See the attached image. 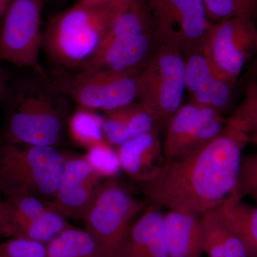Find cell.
Returning <instances> with one entry per match:
<instances>
[{
	"label": "cell",
	"mask_w": 257,
	"mask_h": 257,
	"mask_svg": "<svg viewBox=\"0 0 257 257\" xmlns=\"http://www.w3.org/2000/svg\"><path fill=\"white\" fill-rule=\"evenodd\" d=\"M250 136L226 125L207 143L165 161L155 177L143 182L154 207L202 216L220 207L236 187L243 151Z\"/></svg>",
	"instance_id": "obj_1"
},
{
	"label": "cell",
	"mask_w": 257,
	"mask_h": 257,
	"mask_svg": "<svg viewBox=\"0 0 257 257\" xmlns=\"http://www.w3.org/2000/svg\"><path fill=\"white\" fill-rule=\"evenodd\" d=\"M124 7L114 0H78L51 19L42 32V47L59 68L78 70L95 57Z\"/></svg>",
	"instance_id": "obj_2"
},
{
	"label": "cell",
	"mask_w": 257,
	"mask_h": 257,
	"mask_svg": "<svg viewBox=\"0 0 257 257\" xmlns=\"http://www.w3.org/2000/svg\"><path fill=\"white\" fill-rule=\"evenodd\" d=\"M70 99L58 90L50 77L23 83L12 100L7 125L10 143L57 147L67 134Z\"/></svg>",
	"instance_id": "obj_3"
},
{
	"label": "cell",
	"mask_w": 257,
	"mask_h": 257,
	"mask_svg": "<svg viewBox=\"0 0 257 257\" xmlns=\"http://www.w3.org/2000/svg\"><path fill=\"white\" fill-rule=\"evenodd\" d=\"M160 33V32H159ZM158 46L140 74L138 101L155 126L167 128L182 105L185 92V60L178 39L160 33Z\"/></svg>",
	"instance_id": "obj_4"
},
{
	"label": "cell",
	"mask_w": 257,
	"mask_h": 257,
	"mask_svg": "<svg viewBox=\"0 0 257 257\" xmlns=\"http://www.w3.org/2000/svg\"><path fill=\"white\" fill-rule=\"evenodd\" d=\"M65 159L55 147L10 143L0 147V192L8 198L32 195L52 202Z\"/></svg>",
	"instance_id": "obj_5"
},
{
	"label": "cell",
	"mask_w": 257,
	"mask_h": 257,
	"mask_svg": "<svg viewBox=\"0 0 257 257\" xmlns=\"http://www.w3.org/2000/svg\"><path fill=\"white\" fill-rule=\"evenodd\" d=\"M140 73L110 70L55 69L51 82L77 106L104 112L138 101Z\"/></svg>",
	"instance_id": "obj_6"
},
{
	"label": "cell",
	"mask_w": 257,
	"mask_h": 257,
	"mask_svg": "<svg viewBox=\"0 0 257 257\" xmlns=\"http://www.w3.org/2000/svg\"><path fill=\"white\" fill-rule=\"evenodd\" d=\"M145 202L134 198L114 178L101 184L84 220L87 231L109 257H116Z\"/></svg>",
	"instance_id": "obj_7"
},
{
	"label": "cell",
	"mask_w": 257,
	"mask_h": 257,
	"mask_svg": "<svg viewBox=\"0 0 257 257\" xmlns=\"http://www.w3.org/2000/svg\"><path fill=\"white\" fill-rule=\"evenodd\" d=\"M256 20L239 17L212 23L202 53L214 73L234 88L246 64L257 55Z\"/></svg>",
	"instance_id": "obj_8"
},
{
	"label": "cell",
	"mask_w": 257,
	"mask_h": 257,
	"mask_svg": "<svg viewBox=\"0 0 257 257\" xmlns=\"http://www.w3.org/2000/svg\"><path fill=\"white\" fill-rule=\"evenodd\" d=\"M43 0H11L0 32V62L49 77L40 62Z\"/></svg>",
	"instance_id": "obj_9"
},
{
	"label": "cell",
	"mask_w": 257,
	"mask_h": 257,
	"mask_svg": "<svg viewBox=\"0 0 257 257\" xmlns=\"http://www.w3.org/2000/svg\"><path fill=\"white\" fill-rule=\"evenodd\" d=\"M157 30L178 39L184 57L202 52L212 23L204 0H150Z\"/></svg>",
	"instance_id": "obj_10"
},
{
	"label": "cell",
	"mask_w": 257,
	"mask_h": 257,
	"mask_svg": "<svg viewBox=\"0 0 257 257\" xmlns=\"http://www.w3.org/2000/svg\"><path fill=\"white\" fill-rule=\"evenodd\" d=\"M226 126L219 111L189 101L182 104L166 128L165 161L195 150L222 133Z\"/></svg>",
	"instance_id": "obj_11"
},
{
	"label": "cell",
	"mask_w": 257,
	"mask_h": 257,
	"mask_svg": "<svg viewBox=\"0 0 257 257\" xmlns=\"http://www.w3.org/2000/svg\"><path fill=\"white\" fill-rule=\"evenodd\" d=\"M84 157L66 155L63 171L51 207L64 217L84 220L102 182Z\"/></svg>",
	"instance_id": "obj_12"
},
{
	"label": "cell",
	"mask_w": 257,
	"mask_h": 257,
	"mask_svg": "<svg viewBox=\"0 0 257 257\" xmlns=\"http://www.w3.org/2000/svg\"><path fill=\"white\" fill-rule=\"evenodd\" d=\"M160 35L152 31L115 38L101 47L95 57L78 70H110L141 73L151 59Z\"/></svg>",
	"instance_id": "obj_13"
},
{
	"label": "cell",
	"mask_w": 257,
	"mask_h": 257,
	"mask_svg": "<svg viewBox=\"0 0 257 257\" xmlns=\"http://www.w3.org/2000/svg\"><path fill=\"white\" fill-rule=\"evenodd\" d=\"M185 90L191 101L212 108L222 114L227 109L233 89L213 72L202 52H194L184 57Z\"/></svg>",
	"instance_id": "obj_14"
},
{
	"label": "cell",
	"mask_w": 257,
	"mask_h": 257,
	"mask_svg": "<svg viewBox=\"0 0 257 257\" xmlns=\"http://www.w3.org/2000/svg\"><path fill=\"white\" fill-rule=\"evenodd\" d=\"M159 133L155 126L116 147L121 169L143 183L155 177L165 162Z\"/></svg>",
	"instance_id": "obj_15"
},
{
	"label": "cell",
	"mask_w": 257,
	"mask_h": 257,
	"mask_svg": "<svg viewBox=\"0 0 257 257\" xmlns=\"http://www.w3.org/2000/svg\"><path fill=\"white\" fill-rule=\"evenodd\" d=\"M116 257H170L164 229V213L147 209L133 223Z\"/></svg>",
	"instance_id": "obj_16"
},
{
	"label": "cell",
	"mask_w": 257,
	"mask_h": 257,
	"mask_svg": "<svg viewBox=\"0 0 257 257\" xmlns=\"http://www.w3.org/2000/svg\"><path fill=\"white\" fill-rule=\"evenodd\" d=\"M201 216L168 210L164 213V229L170 257H200L202 254Z\"/></svg>",
	"instance_id": "obj_17"
},
{
	"label": "cell",
	"mask_w": 257,
	"mask_h": 257,
	"mask_svg": "<svg viewBox=\"0 0 257 257\" xmlns=\"http://www.w3.org/2000/svg\"><path fill=\"white\" fill-rule=\"evenodd\" d=\"M104 113V139L113 147L119 146L156 126L152 116L138 101Z\"/></svg>",
	"instance_id": "obj_18"
},
{
	"label": "cell",
	"mask_w": 257,
	"mask_h": 257,
	"mask_svg": "<svg viewBox=\"0 0 257 257\" xmlns=\"http://www.w3.org/2000/svg\"><path fill=\"white\" fill-rule=\"evenodd\" d=\"M203 253L209 257H250L242 241L225 224L219 207L201 216Z\"/></svg>",
	"instance_id": "obj_19"
},
{
	"label": "cell",
	"mask_w": 257,
	"mask_h": 257,
	"mask_svg": "<svg viewBox=\"0 0 257 257\" xmlns=\"http://www.w3.org/2000/svg\"><path fill=\"white\" fill-rule=\"evenodd\" d=\"M220 208L225 224L242 241L250 257H257V207L244 202L234 189Z\"/></svg>",
	"instance_id": "obj_20"
},
{
	"label": "cell",
	"mask_w": 257,
	"mask_h": 257,
	"mask_svg": "<svg viewBox=\"0 0 257 257\" xmlns=\"http://www.w3.org/2000/svg\"><path fill=\"white\" fill-rule=\"evenodd\" d=\"M47 257H109L86 230L70 227L47 243Z\"/></svg>",
	"instance_id": "obj_21"
},
{
	"label": "cell",
	"mask_w": 257,
	"mask_h": 257,
	"mask_svg": "<svg viewBox=\"0 0 257 257\" xmlns=\"http://www.w3.org/2000/svg\"><path fill=\"white\" fill-rule=\"evenodd\" d=\"M103 116L97 114L95 110L77 106L69 117L67 134L79 146L90 148L106 142L103 133Z\"/></svg>",
	"instance_id": "obj_22"
},
{
	"label": "cell",
	"mask_w": 257,
	"mask_h": 257,
	"mask_svg": "<svg viewBox=\"0 0 257 257\" xmlns=\"http://www.w3.org/2000/svg\"><path fill=\"white\" fill-rule=\"evenodd\" d=\"M226 124L249 136L257 134V74L250 80L242 100L226 119Z\"/></svg>",
	"instance_id": "obj_23"
},
{
	"label": "cell",
	"mask_w": 257,
	"mask_h": 257,
	"mask_svg": "<svg viewBox=\"0 0 257 257\" xmlns=\"http://www.w3.org/2000/svg\"><path fill=\"white\" fill-rule=\"evenodd\" d=\"M208 18L212 23L239 17L256 20L257 0H204Z\"/></svg>",
	"instance_id": "obj_24"
},
{
	"label": "cell",
	"mask_w": 257,
	"mask_h": 257,
	"mask_svg": "<svg viewBox=\"0 0 257 257\" xmlns=\"http://www.w3.org/2000/svg\"><path fill=\"white\" fill-rule=\"evenodd\" d=\"M84 157L102 178H114L121 168L116 150L106 142L87 149Z\"/></svg>",
	"instance_id": "obj_25"
},
{
	"label": "cell",
	"mask_w": 257,
	"mask_h": 257,
	"mask_svg": "<svg viewBox=\"0 0 257 257\" xmlns=\"http://www.w3.org/2000/svg\"><path fill=\"white\" fill-rule=\"evenodd\" d=\"M0 257H47L44 243L21 236L0 242Z\"/></svg>",
	"instance_id": "obj_26"
},
{
	"label": "cell",
	"mask_w": 257,
	"mask_h": 257,
	"mask_svg": "<svg viewBox=\"0 0 257 257\" xmlns=\"http://www.w3.org/2000/svg\"><path fill=\"white\" fill-rule=\"evenodd\" d=\"M235 192L241 198L257 191V153L243 157Z\"/></svg>",
	"instance_id": "obj_27"
},
{
	"label": "cell",
	"mask_w": 257,
	"mask_h": 257,
	"mask_svg": "<svg viewBox=\"0 0 257 257\" xmlns=\"http://www.w3.org/2000/svg\"><path fill=\"white\" fill-rule=\"evenodd\" d=\"M0 234L10 237L20 236L12 221L9 207L6 200L0 199Z\"/></svg>",
	"instance_id": "obj_28"
},
{
	"label": "cell",
	"mask_w": 257,
	"mask_h": 257,
	"mask_svg": "<svg viewBox=\"0 0 257 257\" xmlns=\"http://www.w3.org/2000/svg\"><path fill=\"white\" fill-rule=\"evenodd\" d=\"M5 87V76L4 71L0 65V100L4 94Z\"/></svg>",
	"instance_id": "obj_29"
},
{
	"label": "cell",
	"mask_w": 257,
	"mask_h": 257,
	"mask_svg": "<svg viewBox=\"0 0 257 257\" xmlns=\"http://www.w3.org/2000/svg\"><path fill=\"white\" fill-rule=\"evenodd\" d=\"M114 1L116 2V3H117L118 4L126 6V5L131 4V3L139 1V0H114Z\"/></svg>",
	"instance_id": "obj_30"
},
{
	"label": "cell",
	"mask_w": 257,
	"mask_h": 257,
	"mask_svg": "<svg viewBox=\"0 0 257 257\" xmlns=\"http://www.w3.org/2000/svg\"><path fill=\"white\" fill-rule=\"evenodd\" d=\"M250 143H252L257 147V134L250 136Z\"/></svg>",
	"instance_id": "obj_31"
},
{
	"label": "cell",
	"mask_w": 257,
	"mask_h": 257,
	"mask_svg": "<svg viewBox=\"0 0 257 257\" xmlns=\"http://www.w3.org/2000/svg\"><path fill=\"white\" fill-rule=\"evenodd\" d=\"M251 196H252L253 197V199H255V200L257 202V191L256 192H253L252 194H251Z\"/></svg>",
	"instance_id": "obj_32"
}]
</instances>
